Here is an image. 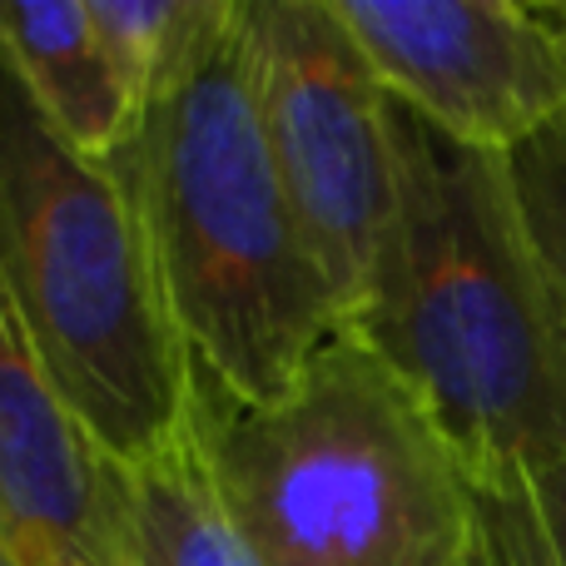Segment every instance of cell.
I'll use <instances>...</instances> for the list:
<instances>
[{
  "label": "cell",
  "mask_w": 566,
  "mask_h": 566,
  "mask_svg": "<svg viewBox=\"0 0 566 566\" xmlns=\"http://www.w3.org/2000/svg\"><path fill=\"white\" fill-rule=\"evenodd\" d=\"M343 328L418 392L468 478L566 462V298L512 155L398 105V205Z\"/></svg>",
  "instance_id": "1"
},
{
  "label": "cell",
  "mask_w": 566,
  "mask_h": 566,
  "mask_svg": "<svg viewBox=\"0 0 566 566\" xmlns=\"http://www.w3.org/2000/svg\"><path fill=\"white\" fill-rule=\"evenodd\" d=\"M115 165L189 363L239 402L289 392L343 308L274 165L249 0H209Z\"/></svg>",
  "instance_id": "2"
},
{
  "label": "cell",
  "mask_w": 566,
  "mask_h": 566,
  "mask_svg": "<svg viewBox=\"0 0 566 566\" xmlns=\"http://www.w3.org/2000/svg\"><path fill=\"white\" fill-rule=\"evenodd\" d=\"M195 412L264 566H462L468 468L358 333H333L274 402H239L195 368Z\"/></svg>",
  "instance_id": "3"
},
{
  "label": "cell",
  "mask_w": 566,
  "mask_h": 566,
  "mask_svg": "<svg viewBox=\"0 0 566 566\" xmlns=\"http://www.w3.org/2000/svg\"><path fill=\"white\" fill-rule=\"evenodd\" d=\"M0 289L85 428L135 462L195 412L145 214L119 165L75 149L0 40Z\"/></svg>",
  "instance_id": "4"
},
{
  "label": "cell",
  "mask_w": 566,
  "mask_h": 566,
  "mask_svg": "<svg viewBox=\"0 0 566 566\" xmlns=\"http://www.w3.org/2000/svg\"><path fill=\"white\" fill-rule=\"evenodd\" d=\"M279 179L348 323L398 205V105L333 0H249Z\"/></svg>",
  "instance_id": "5"
},
{
  "label": "cell",
  "mask_w": 566,
  "mask_h": 566,
  "mask_svg": "<svg viewBox=\"0 0 566 566\" xmlns=\"http://www.w3.org/2000/svg\"><path fill=\"white\" fill-rule=\"evenodd\" d=\"M392 105L488 155H517L566 119V40L552 6L333 0Z\"/></svg>",
  "instance_id": "6"
},
{
  "label": "cell",
  "mask_w": 566,
  "mask_h": 566,
  "mask_svg": "<svg viewBox=\"0 0 566 566\" xmlns=\"http://www.w3.org/2000/svg\"><path fill=\"white\" fill-rule=\"evenodd\" d=\"M0 547L15 566H139L125 462L85 428L0 289Z\"/></svg>",
  "instance_id": "7"
},
{
  "label": "cell",
  "mask_w": 566,
  "mask_h": 566,
  "mask_svg": "<svg viewBox=\"0 0 566 566\" xmlns=\"http://www.w3.org/2000/svg\"><path fill=\"white\" fill-rule=\"evenodd\" d=\"M0 40L35 105L75 149L115 165L135 145L145 105L109 55L90 0H0Z\"/></svg>",
  "instance_id": "8"
},
{
  "label": "cell",
  "mask_w": 566,
  "mask_h": 566,
  "mask_svg": "<svg viewBox=\"0 0 566 566\" xmlns=\"http://www.w3.org/2000/svg\"><path fill=\"white\" fill-rule=\"evenodd\" d=\"M139 566H264L214 478L199 412L155 452L125 462Z\"/></svg>",
  "instance_id": "9"
},
{
  "label": "cell",
  "mask_w": 566,
  "mask_h": 566,
  "mask_svg": "<svg viewBox=\"0 0 566 566\" xmlns=\"http://www.w3.org/2000/svg\"><path fill=\"white\" fill-rule=\"evenodd\" d=\"M462 566H566V462L472 478Z\"/></svg>",
  "instance_id": "10"
},
{
  "label": "cell",
  "mask_w": 566,
  "mask_h": 566,
  "mask_svg": "<svg viewBox=\"0 0 566 566\" xmlns=\"http://www.w3.org/2000/svg\"><path fill=\"white\" fill-rule=\"evenodd\" d=\"M205 6L209 0H90V15H95L109 55L125 70L129 90L145 109L155 99L159 80L179 60V50L199 30Z\"/></svg>",
  "instance_id": "11"
},
{
  "label": "cell",
  "mask_w": 566,
  "mask_h": 566,
  "mask_svg": "<svg viewBox=\"0 0 566 566\" xmlns=\"http://www.w3.org/2000/svg\"><path fill=\"white\" fill-rule=\"evenodd\" d=\"M512 175H517V195L537 249L566 298V119L512 155Z\"/></svg>",
  "instance_id": "12"
},
{
  "label": "cell",
  "mask_w": 566,
  "mask_h": 566,
  "mask_svg": "<svg viewBox=\"0 0 566 566\" xmlns=\"http://www.w3.org/2000/svg\"><path fill=\"white\" fill-rule=\"evenodd\" d=\"M557 10V25H562V40H566V6H552Z\"/></svg>",
  "instance_id": "13"
},
{
  "label": "cell",
  "mask_w": 566,
  "mask_h": 566,
  "mask_svg": "<svg viewBox=\"0 0 566 566\" xmlns=\"http://www.w3.org/2000/svg\"><path fill=\"white\" fill-rule=\"evenodd\" d=\"M0 566H15V557H10V552H6V547H0Z\"/></svg>",
  "instance_id": "14"
}]
</instances>
